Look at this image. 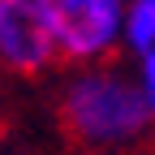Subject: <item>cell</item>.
Masks as SVG:
<instances>
[{"mask_svg":"<svg viewBox=\"0 0 155 155\" xmlns=\"http://www.w3.org/2000/svg\"><path fill=\"white\" fill-rule=\"evenodd\" d=\"M121 48H129L134 56L155 52V0H125Z\"/></svg>","mask_w":155,"mask_h":155,"instance_id":"cell-4","label":"cell"},{"mask_svg":"<svg viewBox=\"0 0 155 155\" xmlns=\"http://www.w3.org/2000/svg\"><path fill=\"white\" fill-rule=\"evenodd\" d=\"M35 5L48 26L56 61L86 69V65H104L121 48L125 0H35Z\"/></svg>","mask_w":155,"mask_h":155,"instance_id":"cell-2","label":"cell"},{"mask_svg":"<svg viewBox=\"0 0 155 155\" xmlns=\"http://www.w3.org/2000/svg\"><path fill=\"white\" fill-rule=\"evenodd\" d=\"M61 125L86 151H134L147 138L151 116L134 78L104 61L69 73V82L61 86Z\"/></svg>","mask_w":155,"mask_h":155,"instance_id":"cell-1","label":"cell"},{"mask_svg":"<svg viewBox=\"0 0 155 155\" xmlns=\"http://www.w3.org/2000/svg\"><path fill=\"white\" fill-rule=\"evenodd\" d=\"M56 65L48 26L39 17L35 0H0V69L9 73H48Z\"/></svg>","mask_w":155,"mask_h":155,"instance_id":"cell-3","label":"cell"},{"mask_svg":"<svg viewBox=\"0 0 155 155\" xmlns=\"http://www.w3.org/2000/svg\"><path fill=\"white\" fill-rule=\"evenodd\" d=\"M91 155H129V151H91Z\"/></svg>","mask_w":155,"mask_h":155,"instance_id":"cell-6","label":"cell"},{"mask_svg":"<svg viewBox=\"0 0 155 155\" xmlns=\"http://www.w3.org/2000/svg\"><path fill=\"white\" fill-rule=\"evenodd\" d=\"M134 86H138V99H142V108H147V116H151V125H155V52H147V56H134Z\"/></svg>","mask_w":155,"mask_h":155,"instance_id":"cell-5","label":"cell"}]
</instances>
